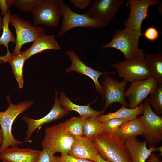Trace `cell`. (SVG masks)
Returning a JSON list of instances; mask_svg holds the SVG:
<instances>
[{
  "mask_svg": "<svg viewBox=\"0 0 162 162\" xmlns=\"http://www.w3.org/2000/svg\"><path fill=\"white\" fill-rule=\"evenodd\" d=\"M11 11L10 9L8 12L3 16L2 19V33L0 37V46L3 45L7 48V52H9L8 44L12 42L15 44L16 38L14 36L12 32L9 28V24L11 16Z\"/></svg>",
  "mask_w": 162,
  "mask_h": 162,
  "instance_id": "26",
  "label": "cell"
},
{
  "mask_svg": "<svg viewBox=\"0 0 162 162\" xmlns=\"http://www.w3.org/2000/svg\"><path fill=\"white\" fill-rule=\"evenodd\" d=\"M65 53L69 57L71 62V65L66 69L65 72L67 73H69L72 71H76L88 76L94 81L96 92L103 97L104 90L102 86L99 82V77L101 75L105 74L115 75L116 73L108 71L101 72L88 67L80 60L74 51L71 50H66Z\"/></svg>",
  "mask_w": 162,
  "mask_h": 162,
  "instance_id": "14",
  "label": "cell"
},
{
  "mask_svg": "<svg viewBox=\"0 0 162 162\" xmlns=\"http://www.w3.org/2000/svg\"><path fill=\"white\" fill-rule=\"evenodd\" d=\"M86 119L74 116L60 124L69 134L76 138L84 136L83 128Z\"/></svg>",
  "mask_w": 162,
  "mask_h": 162,
  "instance_id": "25",
  "label": "cell"
},
{
  "mask_svg": "<svg viewBox=\"0 0 162 162\" xmlns=\"http://www.w3.org/2000/svg\"><path fill=\"white\" fill-rule=\"evenodd\" d=\"M158 0H130V12L127 20L124 22L125 28L141 32L143 21L149 17L148 8L158 4Z\"/></svg>",
  "mask_w": 162,
  "mask_h": 162,
  "instance_id": "12",
  "label": "cell"
},
{
  "mask_svg": "<svg viewBox=\"0 0 162 162\" xmlns=\"http://www.w3.org/2000/svg\"><path fill=\"white\" fill-rule=\"evenodd\" d=\"M2 17L0 16V31L2 30Z\"/></svg>",
  "mask_w": 162,
  "mask_h": 162,
  "instance_id": "39",
  "label": "cell"
},
{
  "mask_svg": "<svg viewBox=\"0 0 162 162\" xmlns=\"http://www.w3.org/2000/svg\"><path fill=\"white\" fill-rule=\"evenodd\" d=\"M41 145L54 154L60 152L62 155L68 154L75 138L69 134L60 124L46 128Z\"/></svg>",
  "mask_w": 162,
  "mask_h": 162,
  "instance_id": "5",
  "label": "cell"
},
{
  "mask_svg": "<svg viewBox=\"0 0 162 162\" xmlns=\"http://www.w3.org/2000/svg\"><path fill=\"white\" fill-rule=\"evenodd\" d=\"M142 34L141 32L126 28L123 29H118L111 41L102 48H112L118 50L123 53L125 59L145 57V51L138 47L139 38Z\"/></svg>",
  "mask_w": 162,
  "mask_h": 162,
  "instance_id": "3",
  "label": "cell"
},
{
  "mask_svg": "<svg viewBox=\"0 0 162 162\" xmlns=\"http://www.w3.org/2000/svg\"><path fill=\"white\" fill-rule=\"evenodd\" d=\"M97 117L94 116L86 119L83 128L84 136L92 139L104 131L101 122L98 120Z\"/></svg>",
  "mask_w": 162,
  "mask_h": 162,
  "instance_id": "27",
  "label": "cell"
},
{
  "mask_svg": "<svg viewBox=\"0 0 162 162\" xmlns=\"http://www.w3.org/2000/svg\"><path fill=\"white\" fill-rule=\"evenodd\" d=\"M95 162H109L103 159L98 154Z\"/></svg>",
  "mask_w": 162,
  "mask_h": 162,
  "instance_id": "37",
  "label": "cell"
},
{
  "mask_svg": "<svg viewBox=\"0 0 162 162\" xmlns=\"http://www.w3.org/2000/svg\"><path fill=\"white\" fill-rule=\"evenodd\" d=\"M98 154L92 139L83 136L75 138L68 154L76 159L95 162Z\"/></svg>",
  "mask_w": 162,
  "mask_h": 162,
  "instance_id": "16",
  "label": "cell"
},
{
  "mask_svg": "<svg viewBox=\"0 0 162 162\" xmlns=\"http://www.w3.org/2000/svg\"><path fill=\"white\" fill-rule=\"evenodd\" d=\"M10 23L15 29L16 43L13 56L21 52V49L25 44L33 42L39 37L46 34V32L41 26H32L31 23L22 19L16 14L11 15Z\"/></svg>",
  "mask_w": 162,
  "mask_h": 162,
  "instance_id": "6",
  "label": "cell"
},
{
  "mask_svg": "<svg viewBox=\"0 0 162 162\" xmlns=\"http://www.w3.org/2000/svg\"><path fill=\"white\" fill-rule=\"evenodd\" d=\"M111 66L116 70L119 77L128 82L145 80L152 76L145 57L125 59Z\"/></svg>",
  "mask_w": 162,
  "mask_h": 162,
  "instance_id": "7",
  "label": "cell"
},
{
  "mask_svg": "<svg viewBox=\"0 0 162 162\" xmlns=\"http://www.w3.org/2000/svg\"><path fill=\"white\" fill-rule=\"evenodd\" d=\"M6 98L8 107L5 111L0 112V125L3 136V142L0 146V154L10 146H17L26 142L18 141L14 137L12 133V126L17 117L29 109L33 103L32 101L26 100L15 104L11 102L9 95L7 96Z\"/></svg>",
  "mask_w": 162,
  "mask_h": 162,
  "instance_id": "2",
  "label": "cell"
},
{
  "mask_svg": "<svg viewBox=\"0 0 162 162\" xmlns=\"http://www.w3.org/2000/svg\"><path fill=\"white\" fill-rule=\"evenodd\" d=\"M131 84L125 92V97L128 99L130 109L137 107L157 87L158 83L153 76L144 80H136Z\"/></svg>",
  "mask_w": 162,
  "mask_h": 162,
  "instance_id": "10",
  "label": "cell"
},
{
  "mask_svg": "<svg viewBox=\"0 0 162 162\" xmlns=\"http://www.w3.org/2000/svg\"><path fill=\"white\" fill-rule=\"evenodd\" d=\"M11 6L10 0H0V9L2 16L8 12Z\"/></svg>",
  "mask_w": 162,
  "mask_h": 162,
  "instance_id": "35",
  "label": "cell"
},
{
  "mask_svg": "<svg viewBox=\"0 0 162 162\" xmlns=\"http://www.w3.org/2000/svg\"><path fill=\"white\" fill-rule=\"evenodd\" d=\"M98 154L109 162H132L124 142L115 135L103 131L92 138Z\"/></svg>",
  "mask_w": 162,
  "mask_h": 162,
  "instance_id": "1",
  "label": "cell"
},
{
  "mask_svg": "<svg viewBox=\"0 0 162 162\" xmlns=\"http://www.w3.org/2000/svg\"><path fill=\"white\" fill-rule=\"evenodd\" d=\"M124 142L132 162H145L151 153L154 152H160V156L162 155V146L156 147L154 146H150L148 149L147 147L146 141H140L136 137L127 140Z\"/></svg>",
  "mask_w": 162,
  "mask_h": 162,
  "instance_id": "17",
  "label": "cell"
},
{
  "mask_svg": "<svg viewBox=\"0 0 162 162\" xmlns=\"http://www.w3.org/2000/svg\"><path fill=\"white\" fill-rule=\"evenodd\" d=\"M59 102L62 106L67 110L74 111L78 112L80 117L86 119L94 116H98L104 113L102 110H95L90 106L89 105L82 106L73 103L66 94L62 92L60 93Z\"/></svg>",
  "mask_w": 162,
  "mask_h": 162,
  "instance_id": "21",
  "label": "cell"
},
{
  "mask_svg": "<svg viewBox=\"0 0 162 162\" xmlns=\"http://www.w3.org/2000/svg\"><path fill=\"white\" fill-rule=\"evenodd\" d=\"M41 0H12L13 5L23 12L32 11Z\"/></svg>",
  "mask_w": 162,
  "mask_h": 162,
  "instance_id": "30",
  "label": "cell"
},
{
  "mask_svg": "<svg viewBox=\"0 0 162 162\" xmlns=\"http://www.w3.org/2000/svg\"><path fill=\"white\" fill-rule=\"evenodd\" d=\"M54 154L48 148L43 147L37 162H54Z\"/></svg>",
  "mask_w": 162,
  "mask_h": 162,
  "instance_id": "31",
  "label": "cell"
},
{
  "mask_svg": "<svg viewBox=\"0 0 162 162\" xmlns=\"http://www.w3.org/2000/svg\"><path fill=\"white\" fill-rule=\"evenodd\" d=\"M128 82L124 80L119 82L108 74L104 75L102 82L104 90L103 98L106 99V102L103 111L105 112L109 106L114 102L119 103L126 107L128 106L125 98V88Z\"/></svg>",
  "mask_w": 162,
  "mask_h": 162,
  "instance_id": "11",
  "label": "cell"
},
{
  "mask_svg": "<svg viewBox=\"0 0 162 162\" xmlns=\"http://www.w3.org/2000/svg\"><path fill=\"white\" fill-rule=\"evenodd\" d=\"M60 46L54 35H44L36 39L29 48L21 53L26 60L32 56L46 50H58Z\"/></svg>",
  "mask_w": 162,
  "mask_h": 162,
  "instance_id": "19",
  "label": "cell"
},
{
  "mask_svg": "<svg viewBox=\"0 0 162 162\" xmlns=\"http://www.w3.org/2000/svg\"><path fill=\"white\" fill-rule=\"evenodd\" d=\"M130 120L128 118H115L101 122L104 131L116 135L118 129L125 122Z\"/></svg>",
  "mask_w": 162,
  "mask_h": 162,
  "instance_id": "29",
  "label": "cell"
},
{
  "mask_svg": "<svg viewBox=\"0 0 162 162\" xmlns=\"http://www.w3.org/2000/svg\"><path fill=\"white\" fill-rule=\"evenodd\" d=\"M148 99L154 112L160 116L162 114V83L158 84L156 88L150 94Z\"/></svg>",
  "mask_w": 162,
  "mask_h": 162,
  "instance_id": "28",
  "label": "cell"
},
{
  "mask_svg": "<svg viewBox=\"0 0 162 162\" xmlns=\"http://www.w3.org/2000/svg\"><path fill=\"white\" fill-rule=\"evenodd\" d=\"M54 162H94L84 159L74 158L68 154L60 156H55Z\"/></svg>",
  "mask_w": 162,
  "mask_h": 162,
  "instance_id": "33",
  "label": "cell"
},
{
  "mask_svg": "<svg viewBox=\"0 0 162 162\" xmlns=\"http://www.w3.org/2000/svg\"><path fill=\"white\" fill-rule=\"evenodd\" d=\"M143 104V115L140 117L145 129L143 136L149 146H155L162 140V117L152 110L148 98L144 99Z\"/></svg>",
  "mask_w": 162,
  "mask_h": 162,
  "instance_id": "9",
  "label": "cell"
},
{
  "mask_svg": "<svg viewBox=\"0 0 162 162\" xmlns=\"http://www.w3.org/2000/svg\"><path fill=\"white\" fill-rule=\"evenodd\" d=\"M145 132L143 123L138 116L124 123L117 130L116 135L125 142L138 135L143 136Z\"/></svg>",
  "mask_w": 162,
  "mask_h": 162,
  "instance_id": "20",
  "label": "cell"
},
{
  "mask_svg": "<svg viewBox=\"0 0 162 162\" xmlns=\"http://www.w3.org/2000/svg\"><path fill=\"white\" fill-rule=\"evenodd\" d=\"M143 111L144 106L142 103L137 107L134 109L127 108L122 106L116 112L109 113L106 115H101L97 116V118L100 122L115 118H128L131 120L139 115L143 114Z\"/></svg>",
  "mask_w": 162,
  "mask_h": 162,
  "instance_id": "23",
  "label": "cell"
},
{
  "mask_svg": "<svg viewBox=\"0 0 162 162\" xmlns=\"http://www.w3.org/2000/svg\"><path fill=\"white\" fill-rule=\"evenodd\" d=\"M33 26L58 27L62 13L59 0H41L31 11Z\"/></svg>",
  "mask_w": 162,
  "mask_h": 162,
  "instance_id": "8",
  "label": "cell"
},
{
  "mask_svg": "<svg viewBox=\"0 0 162 162\" xmlns=\"http://www.w3.org/2000/svg\"><path fill=\"white\" fill-rule=\"evenodd\" d=\"M160 157L158 155L152 152L145 162H162Z\"/></svg>",
  "mask_w": 162,
  "mask_h": 162,
  "instance_id": "36",
  "label": "cell"
},
{
  "mask_svg": "<svg viewBox=\"0 0 162 162\" xmlns=\"http://www.w3.org/2000/svg\"><path fill=\"white\" fill-rule=\"evenodd\" d=\"M152 76L158 84L162 83V53L160 51L154 55L147 54L145 57Z\"/></svg>",
  "mask_w": 162,
  "mask_h": 162,
  "instance_id": "24",
  "label": "cell"
},
{
  "mask_svg": "<svg viewBox=\"0 0 162 162\" xmlns=\"http://www.w3.org/2000/svg\"><path fill=\"white\" fill-rule=\"evenodd\" d=\"M125 0H95L86 12L91 17L109 23Z\"/></svg>",
  "mask_w": 162,
  "mask_h": 162,
  "instance_id": "15",
  "label": "cell"
},
{
  "mask_svg": "<svg viewBox=\"0 0 162 162\" xmlns=\"http://www.w3.org/2000/svg\"><path fill=\"white\" fill-rule=\"evenodd\" d=\"M59 1L63 17L61 27L58 33L59 37L76 27L99 28L104 27L109 24L100 19L91 17L86 12L82 14L76 13L62 0Z\"/></svg>",
  "mask_w": 162,
  "mask_h": 162,
  "instance_id": "4",
  "label": "cell"
},
{
  "mask_svg": "<svg viewBox=\"0 0 162 162\" xmlns=\"http://www.w3.org/2000/svg\"><path fill=\"white\" fill-rule=\"evenodd\" d=\"M91 0H70V2L75 7L81 9H86L90 4Z\"/></svg>",
  "mask_w": 162,
  "mask_h": 162,
  "instance_id": "34",
  "label": "cell"
},
{
  "mask_svg": "<svg viewBox=\"0 0 162 162\" xmlns=\"http://www.w3.org/2000/svg\"><path fill=\"white\" fill-rule=\"evenodd\" d=\"M70 111L63 108L61 105L58 96V92L56 90L55 99L53 105L50 111L41 118L35 119L26 116L22 117L23 119L28 124V129L26 132V142H31V138L33 133L38 128H40L45 123H50L52 121L59 120L68 115Z\"/></svg>",
  "mask_w": 162,
  "mask_h": 162,
  "instance_id": "13",
  "label": "cell"
},
{
  "mask_svg": "<svg viewBox=\"0 0 162 162\" xmlns=\"http://www.w3.org/2000/svg\"><path fill=\"white\" fill-rule=\"evenodd\" d=\"M26 60L21 53L13 56L10 52H7L4 56H0V64L9 62L10 64L15 79L20 88L22 89L24 85L23 68L24 62Z\"/></svg>",
  "mask_w": 162,
  "mask_h": 162,
  "instance_id": "22",
  "label": "cell"
},
{
  "mask_svg": "<svg viewBox=\"0 0 162 162\" xmlns=\"http://www.w3.org/2000/svg\"><path fill=\"white\" fill-rule=\"evenodd\" d=\"M3 141V136L2 130L0 129V146L2 144Z\"/></svg>",
  "mask_w": 162,
  "mask_h": 162,
  "instance_id": "38",
  "label": "cell"
},
{
  "mask_svg": "<svg viewBox=\"0 0 162 162\" xmlns=\"http://www.w3.org/2000/svg\"><path fill=\"white\" fill-rule=\"evenodd\" d=\"M159 33L157 28L154 26L148 27L142 34L145 38L148 40L154 41L159 38Z\"/></svg>",
  "mask_w": 162,
  "mask_h": 162,
  "instance_id": "32",
  "label": "cell"
},
{
  "mask_svg": "<svg viewBox=\"0 0 162 162\" xmlns=\"http://www.w3.org/2000/svg\"><path fill=\"white\" fill-rule=\"evenodd\" d=\"M41 151L31 148H20L14 146L0 154L3 162H37Z\"/></svg>",
  "mask_w": 162,
  "mask_h": 162,
  "instance_id": "18",
  "label": "cell"
}]
</instances>
